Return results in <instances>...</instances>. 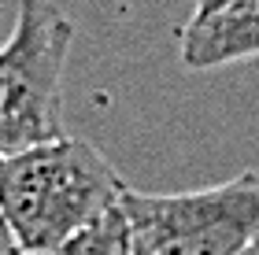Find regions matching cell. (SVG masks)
<instances>
[{"label":"cell","instance_id":"obj_5","mask_svg":"<svg viewBox=\"0 0 259 255\" xmlns=\"http://www.w3.org/2000/svg\"><path fill=\"white\" fill-rule=\"evenodd\" d=\"M56 255H134L122 203L115 211H108L104 218H97L89 229H81L78 237H70Z\"/></svg>","mask_w":259,"mask_h":255},{"label":"cell","instance_id":"obj_3","mask_svg":"<svg viewBox=\"0 0 259 255\" xmlns=\"http://www.w3.org/2000/svg\"><path fill=\"white\" fill-rule=\"evenodd\" d=\"M70 44L74 22L52 0H19L15 30L0 44V156L67 137L60 92Z\"/></svg>","mask_w":259,"mask_h":255},{"label":"cell","instance_id":"obj_2","mask_svg":"<svg viewBox=\"0 0 259 255\" xmlns=\"http://www.w3.org/2000/svg\"><path fill=\"white\" fill-rule=\"evenodd\" d=\"M134 255H244L259 244V170L193 192H122Z\"/></svg>","mask_w":259,"mask_h":255},{"label":"cell","instance_id":"obj_1","mask_svg":"<svg viewBox=\"0 0 259 255\" xmlns=\"http://www.w3.org/2000/svg\"><path fill=\"white\" fill-rule=\"evenodd\" d=\"M122 192L119 170L78 137L0 156V218L22 255H56L115 211Z\"/></svg>","mask_w":259,"mask_h":255},{"label":"cell","instance_id":"obj_4","mask_svg":"<svg viewBox=\"0 0 259 255\" xmlns=\"http://www.w3.org/2000/svg\"><path fill=\"white\" fill-rule=\"evenodd\" d=\"M178 56L189 71H219L259 60V0H237L207 15H189L178 30Z\"/></svg>","mask_w":259,"mask_h":255},{"label":"cell","instance_id":"obj_7","mask_svg":"<svg viewBox=\"0 0 259 255\" xmlns=\"http://www.w3.org/2000/svg\"><path fill=\"white\" fill-rule=\"evenodd\" d=\"M0 255H22V251L15 248V240H11V233H8L4 218H0Z\"/></svg>","mask_w":259,"mask_h":255},{"label":"cell","instance_id":"obj_6","mask_svg":"<svg viewBox=\"0 0 259 255\" xmlns=\"http://www.w3.org/2000/svg\"><path fill=\"white\" fill-rule=\"evenodd\" d=\"M226 4H237V0H193V15H207V11H219Z\"/></svg>","mask_w":259,"mask_h":255},{"label":"cell","instance_id":"obj_8","mask_svg":"<svg viewBox=\"0 0 259 255\" xmlns=\"http://www.w3.org/2000/svg\"><path fill=\"white\" fill-rule=\"evenodd\" d=\"M244 255H259V244H255V248H252V251H244Z\"/></svg>","mask_w":259,"mask_h":255}]
</instances>
